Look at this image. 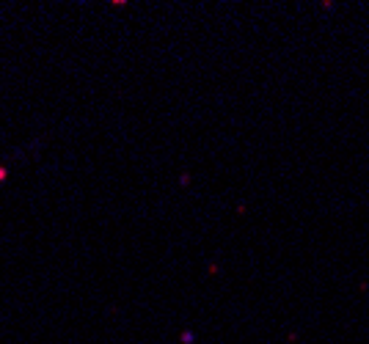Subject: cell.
Here are the masks:
<instances>
[{
  "label": "cell",
  "instance_id": "1",
  "mask_svg": "<svg viewBox=\"0 0 369 344\" xmlns=\"http://www.w3.org/2000/svg\"><path fill=\"white\" fill-rule=\"evenodd\" d=\"M9 179V168H6V165H0V182H6Z\"/></svg>",
  "mask_w": 369,
  "mask_h": 344
},
{
  "label": "cell",
  "instance_id": "2",
  "mask_svg": "<svg viewBox=\"0 0 369 344\" xmlns=\"http://www.w3.org/2000/svg\"><path fill=\"white\" fill-rule=\"evenodd\" d=\"M193 342V333H182V344H190Z\"/></svg>",
  "mask_w": 369,
  "mask_h": 344
}]
</instances>
